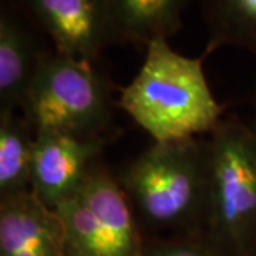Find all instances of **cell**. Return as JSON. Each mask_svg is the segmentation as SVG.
Here are the masks:
<instances>
[{
	"instance_id": "6da1fadb",
	"label": "cell",
	"mask_w": 256,
	"mask_h": 256,
	"mask_svg": "<svg viewBox=\"0 0 256 256\" xmlns=\"http://www.w3.org/2000/svg\"><path fill=\"white\" fill-rule=\"evenodd\" d=\"M201 57L175 52L168 40L146 46L136 77L120 92L118 107L154 142H176L210 134L224 107L214 97Z\"/></svg>"
},
{
	"instance_id": "7a4b0ae2",
	"label": "cell",
	"mask_w": 256,
	"mask_h": 256,
	"mask_svg": "<svg viewBox=\"0 0 256 256\" xmlns=\"http://www.w3.org/2000/svg\"><path fill=\"white\" fill-rule=\"evenodd\" d=\"M117 180L140 228L175 238H202L208 202L206 141L154 142Z\"/></svg>"
},
{
	"instance_id": "3957f363",
	"label": "cell",
	"mask_w": 256,
	"mask_h": 256,
	"mask_svg": "<svg viewBox=\"0 0 256 256\" xmlns=\"http://www.w3.org/2000/svg\"><path fill=\"white\" fill-rule=\"evenodd\" d=\"M208 202L202 240L224 256L256 250V134L222 120L206 140Z\"/></svg>"
},
{
	"instance_id": "277c9868",
	"label": "cell",
	"mask_w": 256,
	"mask_h": 256,
	"mask_svg": "<svg viewBox=\"0 0 256 256\" xmlns=\"http://www.w3.org/2000/svg\"><path fill=\"white\" fill-rule=\"evenodd\" d=\"M22 111L34 132L108 137L112 118L110 82L97 70V64L53 50L40 66Z\"/></svg>"
},
{
	"instance_id": "5b68a950",
	"label": "cell",
	"mask_w": 256,
	"mask_h": 256,
	"mask_svg": "<svg viewBox=\"0 0 256 256\" xmlns=\"http://www.w3.org/2000/svg\"><path fill=\"white\" fill-rule=\"evenodd\" d=\"M66 256H144L142 232L114 175L98 160L82 188L57 208Z\"/></svg>"
},
{
	"instance_id": "8992f818",
	"label": "cell",
	"mask_w": 256,
	"mask_h": 256,
	"mask_svg": "<svg viewBox=\"0 0 256 256\" xmlns=\"http://www.w3.org/2000/svg\"><path fill=\"white\" fill-rule=\"evenodd\" d=\"M108 137L82 138L63 132L37 131L32 161V192L57 210L82 188Z\"/></svg>"
},
{
	"instance_id": "52a82bcc",
	"label": "cell",
	"mask_w": 256,
	"mask_h": 256,
	"mask_svg": "<svg viewBox=\"0 0 256 256\" xmlns=\"http://www.w3.org/2000/svg\"><path fill=\"white\" fill-rule=\"evenodd\" d=\"M56 53L97 64L110 44L106 0H14Z\"/></svg>"
},
{
	"instance_id": "ba28073f",
	"label": "cell",
	"mask_w": 256,
	"mask_h": 256,
	"mask_svg": "<svg viewBox=\"0 0 256 256\" xmlns=\"http://www.w3.org/2000/svg\"><path fill=\"white\" fill-rule=\"evenodd\" d=\"M32 18L14 0L0 8V111L23 108L28 88L50 52L40 46Z\"/></svg>"
},
{
	"instance_id": "9c48e42d",
	"label": "cell",
	"mask_w": 256,
	"mask_h": 256,
	"mask_svg": "<svg viewBox=\"0 0 256 256\" xmlns=\"http://www.w3.org/2000/svg\"><path fill=\"white\" fill-rule=\"evenodd\" d=\"M0 256H66L57 210L32 191L0 198Z\"/></svg>"
},
{
	"instance_id": "30bf717a",
	"label": "cell",
	"mask_w": 256,
	"mask_h": 256,
	"mask_svg": "<svg viewBox=\"0 0 256 256\" xmlns=\"http://www.w3.org/2000/svg\"><path fill=\"white\" fill-rule=\"evenodd\" d=\"M194 0H106L110 44H146L170 40L182 26Z\"/></svg>"
},
{
	"instance_id": "8fae6325",
	"label": "cell",
	"mask_w": 256,
	"mask_h": 256,
	"mask_svg": "<svg viewBox=\"0 0 256 256\" xmlns=\"http://www.w3.org/2000/svg\"><path fill=\"white\" fill-rule=\"evenodd\" d=\"M34 130L18 111H0V198L32 191Z\"/></svg>"
},
{
	"instance_id": "7c38bea8",
	"label": "cell",
	"mask_w": 256,
	"mask_h": 256,
	"mask_svg": "<svg viewBox=\"0 0 256 256\" xmlns=\"http://www.w3.org/2000/svg\"><path fill=\"white\" fill-rule=\"evenodd\" d=\"M208 28L204 56L225 46L239 47L256 57V0H200Z\"/></svg>"
},
{
	"instance_id": "4fadbf2b",
	"label": "cell",
	"mask_w": 256,
	"mask_h": 256,
	"mask_svg": "<svg viewBox=\"0 0 256 256\" xmlns=\"http://www.w3.org/2000/svg\"><path fill=\"white\" fill-rule=\"evenodd\" d=\"M144 256H224L202 239H146Z\"/></svg>"
},
{
	"instance_id": "5bb4252c",
	"label": "cell",
	"mask_w": 256,
	"mask_h": 256,
	"mask_svg": "<svg viewBox=\"0 0 256 256\" xmlns=\"http://www.w3.org/2000/svg\"><path fill=\"white\" fill-rule=\"evenodd\" d=\"M254 107H255V112H254V118H252V124H250V128L254 130V132L256 134V96H255V104H254Z\"/></svg>"
},
{
	"instance_id": "9a60e30c",
	"label": "cell",
	"mask_w": 256,
	"mask_h": 256,
	"mask_svg": "<svg viewBox=\"0 0 256 256\" xmlns=\"http://www.w3.org/2000/svg\"><path fill=\"white\" fill-rule=\"evenodd\" d=\"M252 256H256V250H255V252H254V255H252Z\"/></svg>"
}]
</instances>
